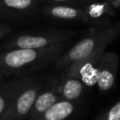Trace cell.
<instances>
[{"label": "cell", "mask_w": 120, "mask_h": 120, "mask_svg": "<svg viewBox=\"0 0 120 120\" xmlns=\"http://www.w3.org/2000/svg\"><path fill=\"white\" fill-rule=\"evenodd\" d=\"M55 102V97L53 94L47 92L38 97L36 100V109L38 112H46L50 107H52Z\"/></svg>", "instance_id": "obj_7"}, {"label": "cell", "mask_w": 120, "mask_h": 120, "mask_svg": "<svg viewBox=\"0 0 120 120\" xmlns=\"http://www.w3.org/2000/svg\"><path fill=\"white\" fill-rule=\"evenodd\" d=\"M54 1H65V0H54Z\"/></svg>", "instance_id": "obj_13"}, {"label": "cell", "mask_w": 120, "mask_h": 120, "mask_svg": "<svg viewBox=\"0 0 120 120\" xmlns=\"http://www.w3.org/2000/svg\"><path fill=\"white\" fill-rule=\"evenodd\" d=\"M36 92L32 89L23 92L17 100V112L20 114H26L34 103Z\"/></svg>", "instance_id": "obj_4"}, {"label": "cell", "mask_w": 120, "mask_h": 120, "mask_svg": "<svg viewBox=\"0 0 120 120\" xmlns=\"http://www.w3.org/2000/svg\"><path fill=\"white\" fill-rule=\"evenodd\" d=\"M52 13L53 16L62 19H71L77 15V11L74 8L67 7H55L52 9Z\"/></svg>", "instance_id": "obj_9"}, {"label": "cell", "mask_w": 120, "mask_h": 120, "mask_svg": "<svg viewBox=\"0 0 120 120\" xmlns=\"http://www.w3.org/2000/svg\"><path fill=\"white\" fill-rule=\"evenodd\" d=\"M5 4L10 8H27L30 3L31 0H4Z\"/></svg>", "instance_id": "obj_10"}, {"label": "cell", "mask_w": 120, "mask_h": 120, "mask_svg": "<svg viewBox=\"0 0 120 120\" xmlns=\"http://www.w3.org/2000/svg\"><path fill=\"white\" fill-rule=\"evenodd\" d=\"M4 107H5V101H4V99L0 97V113H1L2 111L4 110Z\"/></svg>", "instance_id": "obj_12"}, {"label": "cell", "mask_w": 120, "mask_h": 120, "mask_svg": "<svg viewBox=\"0 0 120 120\" xmlns=\"http://www.w3.org/2000/svg\"><path fill=\"white\" fill-rule=\"evenodd\" d=\"M73 111V106L68 101L54 103L45 112L46 120H63Z\"/></svg>", "instance_id": "obj_2"}, {"label": "cell", "mask_w": 120, "mask_h": 120, "mask_svg": "<svg viewBox=\"0 0 120 120\" xmlns=\"http://www.w3.org/2000/svg\"><path fill=\"white\" fill-rule=\"evenodd\" d=\"M47 44V39L42 37L23 36L18 38L17 45L22 49H36L41 48Z\"/></svg>", "instance_id": "obj_5"}, {"label": "cell", "mask_w": 120, "mask_h": 120, "mask_svg": "<svg viewBox=\"0 0 120 120\" xmlns=\"http://www.w3.org/2000/svg\"><path fill=\"white\" fill-rule=\"evenodd\" d=\"M82 92V84L76 80H69L68 81L63 88L64 96L68 99H73L79 97Z\"/></svg>", "instance_id": "obj_6"}, {"label": "cell", "mask_w": 120, "mask_h": 120, "mask_svg": "<svg viewBox=\"0 0 120 120\" xmlns=\"http://www.w3.org/2000/svg\"><path fill=\"white\" fill-rule=\"evenodd\" d=\"M0 34H1V33H0Z\"/></svg>", "instance_id": "obj_14"}, {"label": "cell", "mask_w": 120, "mask_h": 120, "mask_svg": "<svg viewBox=\"0 0 120 120\" xmlns=\"http://www.w3.org/2000/svg\"><path fill=\"white\" fill-rule=\"evenodd\" d=\"M94 48V41L91 38H85L76 44L69 52V57L72 60H80L88 56Z\"/></svg>", "instance_id": "obj_3"}, {"label": "cell", "mask_w": 120, "mask_h": 120, "mask_svg": "<svg viewBox=\"0 0 120 120\" xmlns=\"http://www.w3.org/2000/svg\"><path fill=\"white\" fill-rule=\"evenodd\" d=\"M113 81H114L113 75L108 70H102L98 76V83L99 88L102 90L109 89L112 85Z\"/></svg>", "instance_id": "obj_8"}, {"label": "cell", "mask_w": 120, "mask_h": 120, "mask_svg": "<svg viewBox=\"0 0 120 120\" xmlns=\"http://www.w3.org/2000/svg\"><path fill=\"white\" fill-rule=\"evenodd\" d=\"M37 56L33 49H22L8 52L5 57V62L8 66L12 68H19L24 64L30 63L35 60Z\"/></svg>", "instance_id": "obj_1"}, {"label": "cell", "mask_w": 120, "mask_h": 120, "mask_svg": "<svg viewBox=\"0 0 120 120\" xmlns=\"http://www.w3.org/2000/svg\"><path fill=\"white\" fill-rule=\"evenodd\" d=\"M108 120H120V101L110 111Z\"/></svg>", "instance_id": "obj_11"}]
</instances>
